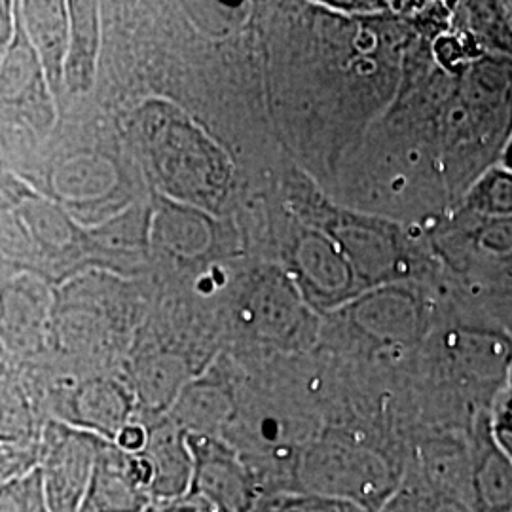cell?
<instances>
[{"label": "cell", "instance_id": "cell-1", "mask_svg": "<svg viewBox=\"0 0 512 512\" xmlns=\"http://www.w3.org/2000/svg\"><path fill=\"white\" fill-rule=\"evenodd\" d=\"M296 492L353 503L378 512L401 480L380 454L346 444H323L296 461Z\"/></svg>", "mask_w": 512, "mask_h": 512}, {"label": "cell", "instance_id": "cell-2", "mask_svg": "<svg viewBox=\"0 0 512 512\" xmlns=\"http://www.w3.org/2000/svg\"><path fill=\"white\" fill-rule=\"evenodd\" d=\"M194 459L190 492L215 512H251L260 499L253 469L226 442L202 433H188Z\"/></svg>", "mask_w": 512, "mask_h": 512}, {"label": "cell", "instance_id": "cell-3", "mask_svg": "<svg viewBox=\"0 0 512 512\" xmlns=\"http://www.w3.org/2000/svg\"><path fill=\"white\" fill-rule=\"evenodd\" d=\"M92 431L54 427L38 444V471L50 512H80L103 444Z\"/></svg>", "mask_w": 512, "mask_h": 512}, {"label": "cell", "instance_id": "cell-4", "mask_svg": "<svg viewBox=\"0 0 512 512\" xmlns=\"http://www.w3.org/2000/svg\"><path fill=\"white\" fill-rule=\"evenodd\" d=\"M150 478L141 454H129L116 442L103 440L80 512H145L152 505Z\"/></svg>", "mask_w": 512, "mask_h": 512}, {"label": "cell", "instance_id": "cell-5", "mask_svg": "<svg viewBox=\"0 0 512 512\" xmlns=\"http://www.w3.org/2000/svg\"><path fill=\"white\" fill-rule=\"evenodd\" d=\"M471 512H512V461L497 442L492 414L478 416L471 425Z\"/></svg>", "mask_w": 512, "mask_h": 512}, {"label": "cell", "instance_id": "cell-6", "mask_svg": "<svg viewBox=\"0 0 512 512\" xmlns=\"http://www.w3.org/2000/svg\"><path fill=\"white\" fill-rule=\"evenodd\" d=\"M141 456L150 467L152 503H171L184 499L190 492L194 459L188 446V433L164 429L148 433V442Z\"/></svg>", "mask_w": 512, "mask_h": 512}, {"label": "cell", "instance_id": "cell-7", "mask_svg": "<svg viewBox=\"0 0 512 512\" xmlns=\"http://www.w3.org/2000/svg\"><path fill=\"white\" fill-rule=\"evenodd\" d=\"M423 486L439 499H456L469 505L473 454L471 440L446 439L429 444L421 456Z\"/></svg>", "mask_w": 512, "mask_h": 512}, {"label": "cell", "instance_id": "cell-8", "mask_svg": "<svg viewBox=\"0 0 512 512\" xmlns=\"http://www.w3.org/2000/svg\"><path fill=\"white\" fill-rule=\"evenodd\" d=\"M73 50L69 78L74 90H86L92 84L93 61L97 50V19L92 4H73Z\"/></svg>", "mask_w": 512, "mask_h": 512}, {"label": "cell", "instance_id": "cell-9", "mask_svg": "<svg viewBox=\"0 0 512 512\" xmlns=\"http://www.w3.org/2000/svg\"><path fill=\"white\" fill-rule=\"evenodd\" d=\"M471 211L482 219H512V171L488 169L469 194Z\"/></svg>", "mask_w": 512, "mask_h": 512}, {"label": "cell", "instance_id": "cell-10", "mask_svg": "<svg viewBox=\"0 0 512 512\" xmlns=\"http://www.w3.org/2000/svg\"><path fill=\"white\" fill-rule=\"evenodd\" d=\"M27 27L37 40L38 48L50 67L61 59L65 42V25L57 4H27Z\"/></svg>", "mask_w": 512, "mask_h": 512}, {"label": "cell", "instance_id": "cell-11", "mask_svg": "<svg viewBox=\"0 0 512 512\" xmlns=\"http://www.w3.org/2000/svg\"><path fill=\"white\" fill-rule=\"evenodd\" d=\"M251 512H366L365 509L321 495L304 492H272L260 495Z\"/></svg>", "mask_w": 512, "mask_h": 512}, {"label": "cell", "instance_id": "cell-12", "mask_svg": "<svg viewBox=\"0 0 512 512\" xmlns=\"http://www.w3.org/2000/svg\"><path fill=\"white\" fill-rule=\"evenodd\" d=\"M0 512H50L38 467L0 488Z\"/></svg>", "mask_w": 512, "mask_h": 512}, {"label": "cell", "instance_id": "cell-13", "mask_svg": "<svg viewBox=\"0 0 512 512\" xmlns=\"http://www.w3.org/2000/svg\"><path fill=\"white\" fill-rule=\"evenodd\" d=\"M38 465V444H0V488Z\"/></svg>", "mask_w": 512, "mask_h": 512}, {"label": "cell", "instance_id": "cell-14", "mask_svg": "<svg viewBox=\"0 0 512 512\" xmlns=\"http://www.w3.org/2000/svg\"><path fill=\"white\" fill-rule=\"evenodd\" d=\"M435 495L429 494L425 486L401 482L397 492L391 495L378 512H431Z\"/></svg>", "mask_w": 512, "mask_h": 512}, {"label": "cell", "instance_id": "cell-15", "mask_svg": "<svg viewBox=\"0 0 512 512\" xmlns=\"http://www.w3.org/2000/svg\"><path fill=\"white\" fill-rule=\"evenodd\" d=\"M116 446L129 454H141L148 442V431L137 423H128L116 437Z\"/></svg>", "mask_w": 512, "mask_h": 512}, {"label": "cell", "instance_id": "cell-16", "mask_svg": "<svg viewBox=\"0 0 512 512\" xmlns=\"http://www.w3.org/2000/svg\"><path fill=\"white\" fill-rule=\"evenodd\" d=\"M145 512H215L200 499L184 497L171 503H152Z\"/></svg>", "mask_w": 512, "mask_h": 512}, {"label": "cell", "instance_id": "cell-17", "mask_svg": "<svg viewBox=\"0 0 512 512\" xmlns=\"http://www.w3.org/2000/svg\"><path fill=\"white\" fill-rule=\"evenodd\" d=\"M431 512H471L469 505L456 501V499H435Z\"/></svg>", "mask_w": 512, "mask_h": 512}]
</instances>
